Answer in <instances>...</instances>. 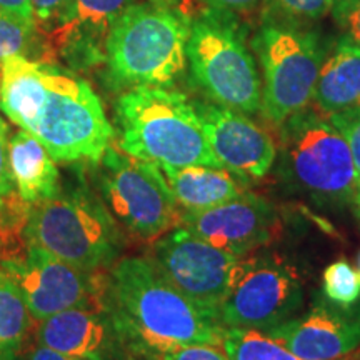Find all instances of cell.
<instances>
[{
	"label": "cell",
	"mask_w": 360,
	"mask_h": 360,
	"mask_svg": "<svg viewBox=\"0 0 360 360\" xmlns=\"http://www.w3.org/2000/svg\"><path fill=\"white\" fill-rule=\"evenodd\" d=\"M7 143H8V127L6 120L0 117V205L6 202L13 191V182L8 172L7 164Z\"/></svg>",
	"instance_id": "obj_29"
},
{
	"label": "cell",
	"mask_w": 360,
	"mask_h": 360,
	"mask_svg": "<svg viewBox=\"0 0 360 360\" xmlns=\"http://www.w3.org/2000/svg\"><path fill=\"white\" fill-rule=\"evenodd\" d=\"M335 0H264L262 19L307 27L322 20Z\"/></svg>",
	"instance_id": "obj_23"
},
{
	"label": "cell",
	"mask_w": 360,
	"mask_h": 360,
	"mask_svg": "<svg viewBox=\"0 0 360 360\" xmlns=\"http://www.w3.org/2000/svg\"><path fill=\"white\" fill-rule=\"evenodd\" d=\"M37 344L80 360H114L120 340L105 307L70 309L40 322Z\"/></svg>",
	"instance_id": "obj_17"
},
{
	"label": "cell",
	"mask_w": 360,
	"mask_h": 360,
	"mask_svg": "<svg viewBox=\"0 0 360 360\" xmlns=\"http://www.w3.org/2000/svg\"><path fill=\"white\" fill-rule=\"evenodd\" d=\"M134 0H70L47 24V42L53 56L84 69L105 62L109 34Z\"/></svg>",
	"instance_id": "obj_16"
},
{
	"label": "cell",
	"mask_w": 360,
	"mask_h": 360,
	"mask_svg": "<svg viewBox=\"0 0 360 360\" xmlns=\"http://www.w3.org/2000/svg\"><path fill=\"white\" fill-rule=\"evenodd\" d=\"M357 264H359V274H360V254H359V259H357Z\"/></svg>",
	"instance_id": "obj_36"
},
{
	"label": "cell",
	"mask_w": 360,
	"mask_h": 360,
	"mask_svg": "<svg viewBox=\"0 0 360 360\" xmlns=\"http://www.w3.org/2000/svg\"><path fill=\"white\" fill-rule=\"evenodd\" d=\"M180 227L237 257H249L281 232V215L272 202L244 192L237 199L205 210H180Z\"/></svg>",
	"instance_id": "obj_13"
},
{
	"label": "cell",
	"mask_w": 360,
	"mask_h": 360,
	"mask_svg": "<svg viewBox=\"0 0 360 360\" xmlns=\"http://www.w3.org/2000/svg\"><path fill=\"white\" fill-rule=\"evenodd\" d=\"M160 360H231L222 347L209 344H195L179 347L162 355Z\"/></svg>",
	"instance_id": "obj_28"
},
{
	"label": "cell",
	"mask_w": 360,
	"mask_h": 360,
	"mask_svg": "<svg viewBox=\"0 0 360 360\" xmlns=\"http://www.w3.org/2000/svg\"><path fill=\"white\" fill-rule=\"evenodd\" d=\"M147 2L154 4V6H160V7H169V8H179V11L186 12L184 6L188 2V0H147ZM188 13V12H187Z\"/></svg>",
	"instance_id": "obj_34"
},
{
	"label": "cell",
	"mask_w": 360,
	"mask_h": 360,
	"mask_svg": "<svg viewBox=\"0 0 360 360\" xmlns=\"http://www.w3.org/2000/svg\"><path fill=\"white\" fill-rule=\"evenodd\" d=\"M2 272L19 287L37 322L64 310L103 307L105 277L74 267L39 247L29 245L20 257L4 260Z\"/></svg>",
	"instance_id": "obj_12"
},
{
	"label": "cell",
	"mask_w": 360,
	"mask_h": 360,
	"mask_svg": "<svg viewBox=\"0 0 360 360\" xmlns=\"http://www.w3.org/2000/svg\"><path fill=\"white\" fill-rule=\"evenodd\" d=\"M35 29L0 11V64L12 56H25Z\"/></svg>",
	"instance_id": "obj_25"
},
{
	"label": "cell",
	"mask_w": 360,
	"mask_h": 360,
	"mask_svg": "<svg viewBox=\"0 0 360 360\" xmlns=\"http://www.w3.org/2000/svg\"><path fill=\"white\" fill-rule=\"evenodd\" d=\"M148 259L187 299L217 322L220 305L232 292L247 262V257L214 247L180 225L155 238Z\"/></svg>",
	"instance_id": "obj_10"
},
{
	"label": "cell",
	"mask_w": 360,
	"mask_h": 360,
	"mask_svg": "<svg viewBox=\"0 0 360 360\" xmlns=\"http://www.w3.org/2000/svg\"><path fill=\"white\" fill-rule=\"evenodd\" d=\"M202 2H204L205 8H210V11L237 17L262 7L264 0H202Z\"/></svg>",
	"instance_id": "obj_30"
},
{
	"label": "cell",
	"mask_w": 360,
	"mask_h": 360,
	"mask_svg": "<svg viewBox=\"0 0 360 360\" xmlns=\"http://www.w3.org/2000/svg\"><path fill=\"white\" fill-rule=\"evenodd\" d=\"M187 64L193 84L217 105L254 115L262 110V79L237 17L205 8L192 17Z\"/></svg>",
	"instance_id": "obj_6"
},
{
	"label": "cell",
	"mask_w": 360,
	"mask_h": 360,
	"mask_svg": "<svg viewBox=\"0 0 360 360\" xmlns=\"http://www.w3.org/2000/svg\"><path fill=\"white\" fill-rule=\"evenodd\" d=\"M7 164L13 188L25 204L37 205L60 191L56 160L32 134L20 129L8 137Z\"/></svg>",
	"instance_id": "obj_19"
},
{
	"label": "cell",
	"mask_w": 360,
	"mask_h": 360,
	"mask_svg": "<svg viewBox=\"0 0 360 360\" xmlns=\"http://www.w3.org/2000/svg\"><path fill=\"white\" fill-rule=\"evenodd\" d=\"M330 15L342 35L360 47V0H335Z\"/></svg>",
	"instance_id": "obj_27"
},
{
	"label": "cell",
	"mask_w": 360,
	"mask_h": 360,
	"mask_svg": "<svg viewBox=\"0 0 360 360\" xmlns=\"http://www.w3.org/2000/svg\"><path fill=\"white\" fill-rule=\"evenodd\" d=\"M70 0H30L35 24L45 27L56 19L57 13L64 8Z\"/></svg>",
	"instance_id": "obj_31"
},
{
	"label": "cell",
	"mask_w": 360,
	"mask_h": 360,
	"mask_svg": "<svg viewBox=\"0 0 360 360\" xmlns=\"http://www.w3.org/2000/svg\"><path fill=\"white\" fill-rule=\"evenodd\" d=\"M20 360H80V359H75L72 357V355L57 352V350L37 344L27 354H22Z\"/></svg>",
	"instance_id": "obj_33"
},
{
	"label": "cell",
	"mask_w": 360,
	"mask_h": 360,
	"mask_svg": "<svg viewBox=\"0 0 360 360\" xmlns=\"http://www.w3.org/2000/svg\"><path fill=\"white\" fill-rule=\"evenodd\" d=\"M120 347L139 357L160 360L179 347H222L225 327L180 292L148 257L120 259L103 287Z\"/></svg>",
	"instance_id": "obj_2"
},
{
	"label": "cell",
	"mask_w": 360,
	"mask_h": 360,
	"mask_svg": "<svg viewBox=\"0 0 360 360\" xmlns=\"http://www.w3.org/2000/svg\"><path fill=\"white\" fill-rule=\"evenodd\" d=\"M304 304V285L297 270L276 255H249L245 269L219 309L225 328L267 332L294 317Z\"/></svg>",
	"instance_id": "obj_11"
},
{
	"label": "cell",
	"mask_w": 360,
	"mask_h": 360,
	"mask_svg": "<svg viewBox=\"0 0 360 360\" xmlns=\"http://www.w3.org/2000/svg\"><path fill=\"white\" fill-rule=\"evenodd\" d=\"M115 114L119 147L127 155L160 169H222L207 142L199 110L186 94L169 87H132L119 97Z\"/></svg>",
	"instance_id": "obj_3"
},
{
	"label": "cell",
	"mask_w": 360,
	"mask_h": 360,
	"mask_svg": "<svg viewBox=\"0 0 360 360\" xmlns=\"http://www.w3.org/2000/svg\"><path fill=\"white\" fill-rule=\"evenodd\" d=\"M222 349L231 360H302L257 328H225Z\"/></svg>",
	"instance_id": "obj_22"
},
{
	"label": "cell",
	"mask_w": 360,
	"mask_h": 360,
	"mask_svg": "<svg viewBox=\"0 0 360 360\" xmlns=\"http://www.w3.org/2000/svg\"><path fill=\"white\" fill-rule=\"evenodd\" d=\"M182 210H205L237 199L245 192L242 180L227 169L187 165L162 169Z\"/></svg>",
	"instance_id": "obj_20"
},
{
	"label": "cell",
	"mask_w": 360,
	"mask_h": 360,
	"mask_svg": "<svg viewBox=\"0 0 360 360\" xmlns=\"http://www.w3.org/2000/svg\"><path fill=\"white\" fill-rule=\"evenodd\" d=\"M29 245L44 249L74 267L110 269L124 249V236L96 193L77 187L58 191L34 205L25 225Z\"/></svg>",
	"instance_id": "obj_5"
},
{
	"label": "cell",
	"mask_w": 360,
	"mask_h": 360,
	"mask_svg": "<svg viewBox=\"0 0 360 360\" xmlns=\"http://www.w3.org/2000/svg\"><path fill=\"white\" fill-rule=\"evenodd\" d=\"M312 103L323 117L360 107V47L344 35L326 51Z\"/></svg>",
	"instance_id": "obj_18"
},
{
	"label": "cell",
	"mask_w": 360,
	"mask_h": 360,
	"mask_svg": "<svg viewBox=\"0 0 360 360\" xmlns=\"http://www.w3.org/2000/svg\"><path fill=\"white\" fill-rule=\"evenodd\" d=\"M262 79V112L274 127L312 103L323 51L317 32L262 19L250 44Z\"/></svg>",
	"instance_id": "obj_8"
},
{
	"label": "cell",
	"mask_w": 360,
	"mask_h": 360,
	"mask_svg": "<svg viewBox=\"0 0 360 360\" xmlns=\"http://www.w3.org/2000/svg\"><path fill=\"white\" fill-rule=\"evenodd\" d=\"M282 174L319 205L355 202L359 179L347 141L317 110L297 112L278 127Z\"/></svg>",
	"instance_id": "obj_7"
},
{
	"label": "cell",
	"mask_w": 360,
	"mask_h": 360,
	"mask_svg": "<svg viewBox=\"0 0 360 360\" xmlns=\"http://www.w3.org/2000/svg\"><path fill=\"white\" fill-rule=\"evenodd\" d=\"M205 137L220 167L242 182L262 180L277 160V143L262 125L242 112L217 103H195Z\"/></svg>",
	"instance_id": "obj_14"
},
{
	"label": "cell",
	"mask_w": 360,
	"mask_h": 360,
	"mask_svg": "<svg viewBox=\"0 0 360 360\" xmlns=\"http://www.w3.org/2000/svg\"><path fill=\"white\" fill-rule=\"evenodd\" d=\"M98 164L107 209L130 233L150 242L177 227L180 209L160 167L112 146Z\"/></svg>",
	"instance_id": "obj_9"
},
{
	"label": "cell",
	"mask_w": 360,
	"mask_h": 360,
	"mask_svg": "<svg viewBox=\"0 0 360 360\" xmlns=\"http://www.w3.org/2000/svg\"><path fill=\"white\" fill-rule=\"evenodd\" d=\"M0 110L56 162L98 164L114 139L101 98L85 80L25 56L0 64Z\"/></svg>",
	"instance_id": "obj_1"
},
{
	"label": "cell",
	"mask_w": 360,
	"mask_h": 360,
	"mask_svg": "<svg viewBox=\"0 0 360 360\" xmlns=\"http://www.w3.org/2000/svg\"><path fill=\"white\" fill-rule=\"evenodd\" d=\"M192 17L179 8L132 4L105 44L110 79L120 87H169L187 67Z\"/></svg>",
	"instance_id": "obj_4"
},
{
	"label": "cell",
	"mask_w": 360,
	"mask_h": 360,
	"mask_svg": "<svg viewBox=\"0 0 360 360\" xmlns=\"http://www.w3.org/2000/svg\"><path fill=\"white\" fill-rule=\"evenodd\" d=\"M355 205H357V210H359V217H360V186H359V191H357V195H355Z\"/></svg>",
	"instance_id": "obj_35"
},
{
	"label": "cell",
	"mask_w": 360,
	"mask_h": 360,
	"mask_svg": "<svg viewBox=\"0 0 360 360\" xmlns=\"http://www.w3.org/2000/svg\"><path fill=\"white\" fill-rule=\"evenodd\" d=\"M0 11L8 13L13 19L20 20L30 29H37L30 0H0Z\"/></svg>",
	"instance_id": "obj_32"
},
{
	"label": "cell",
	"mask_w": 360,
	"mask_h": 360,
	"mask_svg": "<svg viewBox=\"0 0 360 360\" xmlns=\"http://www.w3.org/2000/svg\"><path fill=\"white\" fill-rule=\"evenodd\" d=\"M327 119L335 125L337 130H339V132L344 135L345 141H347L360 186V107H357V109L339 112V114H332L328 115Z\"/></svg>",
	"instance_id": "obj_26"
},
{
	"label": "cell",
	"mask_w": 360,
	"mask_h": 360,
	"mask_svg": "<svg viewBox=\"0 0 360 360\" xmlns=\"http://www.w3.org/2000/svg\"><path fill=\"white\" fill-rule=\"evenodd\" d=\"M267 334L302 360H344L360 347V305L339 307L317 300L309 312Z\"/></svg>",
	"instance_id": "obj_15"
},
{
	"label": "cell",
	"mask_w": 360,
	"mask_h": 360,
	"mask_svg": "<svg viewBox=\"0 0 360 360\" xmlns=\"http://www.w3.org/2000/svg\"><path fill=\"white\" fill-rule=\"evenodd\" d=\"M323 297L339 307H352L360 300V274L347 260L340 259L323 270Z\"/></svg>",
	"instance_id": "obj_24"
},
{
	"label": "cell",
	"mask_w": 360,
	"mask_h": 360,
	"mask_svg": "<svg viewBox=\"0 0 360 360\" xmlns=\"http://www.w3.org/2000/svg\"><path fill=\"white\" fill-rule=\"evenodd\" d=\"M32 315L19 287L0 270V360H20Z\"/></svg>",
	"instance_id": "obj_21"
}]
</instances>
